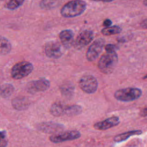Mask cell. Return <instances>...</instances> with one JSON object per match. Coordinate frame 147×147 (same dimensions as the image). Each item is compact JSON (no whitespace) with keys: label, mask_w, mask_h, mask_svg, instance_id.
<instances>
[{"label":"cell","mask_w":147,"mask_h":147,"mask_svg":"<svg viewBox=\"0 0 147 147\" xmlns=\"http://www.w3.org/2000/svg\"><path fill=\"white\" fill-rule=\"evenodd\" d=\"M87 3L83 0H72L65 3L61 9V15L72 18L82 14L86 9Z\"/></svg>","instance_id":"1"},{"label":"cell","mask_w":147,"mask_h":147,"mask_svg":"<svg viewBox=\"0 0 147 147\" xmlns=\"http://www.w3.org/2000/svg\"><path fill=\"white\" fill-rule=\"evenodd\" d=\"M118 62V55L114 52H106L100 58L98 62V68L104 74L111 73L115 69Z\"/></svg>","instance_id":"2"},{"label":"cell","mask_w":147,"mask_h":147,"mask_svg":"<svg viewBox=\"0 0 147 147\" xmlns=\"http://www.w3.org/2000/svg\"><path fill=\"white\" fill-rule=\"evenodd\" d=\"M142 95V91L138 88L128 87L119 89L114 93L116 99L122 102H130L138 99Z\"/></svg>","instance_id":"3"},{"label":"cell","mask_w":147,"mask_h":147,"mask_svg":"<svg viewBox=\"0 0 147 147\" xmlns=\"http://www.w3.org/2000/svg\"><path fill=\"white\" fill-rule=\"evenodd\" d=\"M33 70V64L29 61H21L14 64L11 69V76L14 79H22L29 75Z\"/></svg>","instance_id":"4"},{"label":"cell","mask_w":147,"mask_h":147,"mask_svg":"<svg viewBox=\"0 0 147 147\" xmlns=\"http://www.w3.org/2000/svg\"><path fill=\"white\" fill-rule=\"evenodd\" d=\"M80 88L84 92L87 94H93L96 92L98 86L96 79L92 75H87L82 76L79 81Z\"/></svg>","instance_id":"5"},{"label":"cell","mask_w":147,"mask_h":147,"mask_svg":"<svg viewBox=\"0 0 147 147\" xmlns=\"http://www.w3.org/2000/svg\"><path fill=\"white\" fill-rule=\"evenodd\" d=\"M105 44V41L103 38H100L95 40L87 49L86 53L87 60L90 61H92L96 59L102 51Z\"/></svg>","instance_id":"6"},{"label":"cell","mask_w":147,"mask_h":147,"mask_svg":"<svg viewBox=\"0 0 147 147\" xmlns=\"http://www.w3.org/2000/svg\"><path fill=\"white\" fill-rule=\"evenodd\" d=\"M50 87L49 81L45 78H40L38 80H33L28 83L26 89L28 92L34 94L47 90Z\"/></svg>","instance_id":"7"},{"label":"cell","mask_w":147,"mask_h":147,"mask_svg":"<svg viewBox=\"0 0 147 147\" xmlns=\"http://www.w3.org/2000/svg\"><path fill=\"white\" fill-rule=\"evenodd\" d=\"M80 136V133L78 130H68L51 136L50 140L55 143H59L78 139Z\"/></svg>","instance_id":"8"},{"label":"cell","mask_w":147,"mask_h":147,"mask_svg":"<svg viewBox=\"0 0 147 147\" xmlns=\"http://www.w3.org/2000/svg\"><path fill=\"white\" fill-rule=\"evenodd\" d=\"M44 51L46 56L49 58L58 59L63 55L61 45L56 41L47 42L45 44Z\"/></svg>","instance_id":"9"},{"label":"cell","mask_w":147,"mask_h":147,"mask_svg":"<svg viewBox=\"0 0 147 147\" xmlns=\"http://www.w3.org/2000/svg\"><path fill=\"white\" fill-rule=\"evenodd\" d=\"M94 38L93 32L90 30H84L78 36L75 42V47L80 49L90 44Z\"/></svg>","instance_id":"10"},{"label":"cell","mask_w":147,"mask_h":147,"mask_svg":"<svg viewBox=\"0 0 147 147\" xmlns=\"http://www.w3.org/2000/svg\"><path fill=\"white\" fill-rule=\"evenodd\" d=\"M119 123V118L118 117L114 116L108 118L104 121L96 122V123L94 124V127L97 130H105L118 125Z\"/></svg>","instance_id":"11"},{"label":"cell","mask_w":147,"mask_h":147,"mask_svg":"<svg viewBox=\"0 0 147 147\" xmlns=\"http://www.w3.org/2000/svg\"><path fill=\"white\" fill-rule=\"evenodd\" d=\"M59 38L64 47L69 48L74 42V33L70 29L63 30L60 33Z\"/></svg>","instance_id":"12"},{"label":"cell","mask_w":147,"mask_h":147,"mask_svg":"<svg viewBox=\"0 0 147 147\" xmlns=\"http://www.w3.org/2000/svg\"><path fill=\"white\" fill-rule=\"evenodd\" d=\"M11 44L7 38L0 36V55H6L10 52Z\"/></svg>","instance_id":"13"},{"label":"cell","mask_w":147,"mask_h":147,"mask_svg":"<svg viewBox=\"0 0 147 147\" xmlns=\"http://www.w3.org/2000/svg\"><path fill=\"white\" fill-rule=\"evenodd\" d=\"M39 128L41 130L43 131L52 133V132H56L59 130H61L63 128V126L61 125H59L58 123L49 122V123H44L41 124Z\"/></svg>","instance_id":"14"},{"label":"cell","mask_w":147,"mask_h":147,"mask_svg":"<svg viewBox=\"0 0 147 147\" xmlns=\"http://www.w3.org/2000/svg\"><path fill=\"white\" fill-rule=\"evenodd\" d=\"M141 133H142V131L140 130L128 131L118 134L116 136H115V137L114 138V141L117 142H119L127 140L130 136H132L134 135H139V134H141Z\"/></svg>","instance_id":"15"},{"label":"cell","mask_w":147,"mask_h":147,"mask_svg":"<svg viewBox=\"0 0 147 147\" xmlns=\"http://www.w3.org/2000/svg\"><path fill=\"white\" fill-rule=\"evenodd\" d=\"M61 0H41L40 2V7L44 10H51L57 7L60 3Z\"/></svg>","instance_id":"16"},{"label":"cell","mask_w":147,"mask_h":147,"mask_svg":"<svg viewBox=\"0 0 147 147\" xmlns=\"http://www.w3.org/2000/svg\"><path fill=\"white\" fill-rule=\"evenodd\" d=\"M66 106L61 103H55L51 107V113L55 116H60L65 114Z\"/></svg>","instance_id":"17"},{"label":"cell","mask_w":147,"mask_h":147,"mask_svg":"<svg viewBox=\"0 0 147 147\" xmlns=\"http://www.w3.org/2000/svg\"><path fill=\"white\" fill-rule=\"evenodd\" d=\"M14 87L11 84H3L0 85V96L7 98L10 96L14 91Z\"/></svg>","instance_id":"18"},{"label":"cell","mask_w":147,"mask_h":147,"mask_svg":"<svg viewBox=\"0 0 147 147\" xmlns=\"http://www.w3.org/2000/svg\"><path fill=\"white\" fill-rule=\"evenodd\" d=\"M122 30V29L117 25L106 27L102 29L101 32L103 35L110 36L119 33Z\"/></svg>","instance_id":"19"},{"label":"cell","mask_w":147,"mask_h":147,"mask_svg":"<svg viewBox=\"0 0 147 147\" xmlns=\"http://www.w3.org/2000/svg\"><path fill=\"white\" fill-rule=\"evenodd\" d=\"M12 105L14 108L17 110H22L27 107L28 102L25 98H16L13 100Z\"/></svg>","instance_id":"20"},{"label":"cell","mask_w":147,"mask_h":147,"mask_svg":"<svg viewBox=\"0 0 147 147\" xmlns=\"http://www.w3.org/2000/svg\"><path fill=\"white\" fill-rule=\"evenodd\" d=\"M24 0H9L5 5V7L10 10H14L21 6Z\"/></svg>","instance_id":"21"},{"label":"cell","mask_w":147,"mask_h":147,"mask_svg":"<svg viewBox=\"0 0 147 147\" xmlns=\"http://www.w3.org/2000/svg\"><path fill=\"white\" fill-rule=\"evenodd\" d=\"M82 107L78 105L68 106L65 107V114L68 115H77L81 113Z\"/></svg>","instance_id":"22"},{"label":"cell","mask_w":147,"mask_h":147,"mask_svg":"<svg viewBox=\"0 0 147 147\" xmlns=\"http://www.w3.org/2000/svg\"><path fill=\"white\" fill-rule=\"evenodd\" d=\"M74 91V87L72 85H65L61 88V92L65 95H71Z\"/></svg>","instance_id":"23"},{"label":"cell","mask_w":147,"mask_h":147,"mask_svg":"<svg viewBox=\"0 0 147 147\" xmlns=\"http://www.w3.org/2000/svg\"><path fill=\"white\" fill-rule=\"evenodd\" d=\"M7 143V140L5 133L3 131H0V147H6Z\"/></svg>","instance_id":"24"},{"label":"cell","mask_w":147,"mask_h":147,"mask_svg":"<svg viewBox=\"0 0 147 147\" xmlns=\"http://www.w3.org/2000/svg\"><path fill=\"white\" fill-rule=\"evenodd\" d=\"M115 49H116V47L113 44H109L105 46V50L106 52H109V53L114 52Z\"/></svg>","instance_id":"25"},{"label":"cell","mask_w":147,"mask_h":147,"mask_svg":"<svg viewBox=\"0 0 147 147\" xmlns=\"http://www.w3.org/2000/svg\"><path fill=\"white\" fill-rule=\"evenodd\" d=\"M103 24L104 25V26L106 27H109V26H110V25H111L112 21L109 19H106L103 21Z\"/></svg>","instance_id":"26"},{"label":"cell","mask_w":147,"mask_h":147,"mask_svg":"<svg viewBox=\"0 0 147 147\" xmlns=\"http://www.w3.org/2000/svg\"><path fill=\"white\" fill-rule=\"evenodd\" d=\"M140 26L144 28V29H147V19H145L144 20H143L141 24H140Z\"/></svg>","instance_id":"27"},{"label":"cell","mask_w":147,"mask_h":147,"mask_svg":"<svg viewBox=\"0 0 147 147\" xmlns=\"http://www.w3.org/2000/svg\"><path fill=\"white\" fill-rule=\"evenodd\" d=\"M141 115H142L144 117L147 116V108L143 109L142 110V111L141 112Z\"/></svg>","instance_id":"28"},{"label":"cell","mask_w":147,"mask_h":147,"mask_svg":"<svg viewBox=\"0 0 147 147\" xmlns=\"http://www.w3.org/2000/svg\"><path fill=\"white\" fill-rule=\"evenodd\" d=\"M94 1H101V2H111L114 0H93Z\"/></svg>","instance_id":"29"},{"label":"cell","mask_w":147,"mask_h":147,"mask_svg":"<svg viewBox=\"0 0 147 147\" xmlns=\"http://www.w3.org/2000/svg\"><path fill=\"white\" fill-rule=\"evenodd\" d=\"M144 4L147 6V0H144Z\"/></svg>","instance_id":"30"},{"label":"cell","mask_w":147,"mask_h":147,"mask_svg":"<svg viewBox=\"0 0 147 147\" xmlns=\"http://www.w3.org/2000/svg\"><path fill=\"white\" fill-rule=\"evenodd\" d=\"M143 79H147V74L145 75V76H144V77L143 78Z\"/></svg>","instance_id":"31"},{"label":"cell","mask_w":147,"mask_h":147,"mask_svg":"<svg viewBox=\"0 0 147 147\" xmlns=\"http://www.w3.org/2000/svg\"><path fill=\"white\" fill-rule=\"evenodd\" d=\"M4 1V0H0V1Z\"/></svg>","instance_id":"32"}]
</instances>
